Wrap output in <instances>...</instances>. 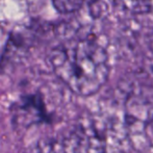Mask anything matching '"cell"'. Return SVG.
<instances>
[{"label": "cell", "instance_id": "1", "mask_svg": "<svg viewBox=\"0 0 153 153\" xmlns=\"http://www.w3.org/2000/svg\"><path fill=\"white\" fill-rule=\"evenodd\" d=\"M49 61L56 76L75 94L90 96L108 78L107 51L93 38L69 40L54 47Z\"/></svg>", "mask_w": 153, "mask_h": 153}, {"label": "cell", "instance_id": "2", "mask_svg": "<svg viewBox=\"0 0 153 153\" xmlns=\"http://www.w3.org/2000/svg\"><path fill=\"white\" fill-rule=\"evenodd\" d=\"M102 145L95 134L76 129L69 134L49 142L40 153H102Z\"/></svg>", "mask_w": 153, "mask_h": 153}, {"label": "cell", "instance_id": "3", "mask_svg": "<svg viewBox=\"0 0 153 153\" xmlns=\"http://www.w3.org/2000/svg\"><path fill=\"white\" fill-rule=\"evenodd\" d=\"M19 109L21 111H24L29 115L31 118V122L33 120L41 121V120H46L47 114L44 108V103L42 101V98L39 95H29L27 97H24L22 101L19 104Z\"/></svg>", "mask_w": 153, "mask_h": 153}, {"label": "cell", "instance_id": "4", "mask_svg": "<svg viewBox=\"0 0 153 153\" xmlns=\"http://www.w3.org/2000/svg\"><path fill=\"white\" fill-rule=\"evenodd\" d=\"M125 10L134 14H144L153 10V0H118Z\"/></svg>", "mask_w": 153, "mask_h": 153}, {"label": "cell", "instance_id": "5", "mask_svg": "<svg viewBox=\"0 0 153 153\" xmlns=\"http://www.w3.org/2000/svg\"><path fill=\"white\" fill-rule=\"evenodd\" d=\"M87 0H52L54 7L62 14H71L80 10Z\"/></svg>", "mask_w": 153, "mask_h": 153}, {"label": "cell", "instance_id": "6", "mask_svg": "<svg viewBox=\"0 0 153 153\" xmlns=\"http://www.w3.org/2000/svg\"><path fill=\"white\" fill-rule=\"evenodd\" d=\"M150 50H151V53H152V65H153V36L150 41Z\"/></svg>", "mask_w": 153, "mask_h": 153}]
</instances>
